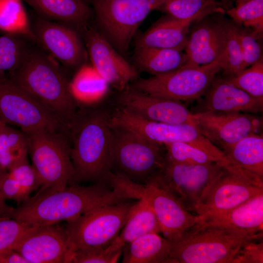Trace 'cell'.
<instances>
[{
    "instance_id": "cell-19",
    "label": "cell",
    "mask_w": 263,
    "mask_h": 263,
    "mask_svg": "<svg viewBox=\"0 0 263 263\" xmlns=\"http://www.w3.org/2000/svg\"><path fill=\"white\" fill-rule=\"evenodd\" d=\"M116 102L119 108L149 121L195 125L193 113L181 101L152 95L130 85L119 92Z\"/></svg>"
},
{
    "instance_id": "cell-41",
    "label": "cell",
    "mask_w": 263,
    "mask_h": 263,
    "mask_svg": "<svg viewBox=\"0 0 263 263\" xmlns=\"http://www.w3.org/2000/svg\"><path fill=\"white\" fill-rule=\"evenodd\" d=\"M237 25L238 38L245 69L263 60V49L259 41L260 39L250 30Z\"/></svg>"
},
{
    "instance_id": "cell-45",
    "label": "cell",
    "mask_w": 263,
    "mask_h": 263,
    "mask_svg": "<svg viewBox=\"0 0 263 263\" xmlns=\"http://www.w3.org/2000/svg\"><path fill=\"white\" fill-rule=\"evenodd\" d=\"M13 208L5 203V200L2 196L0 188V217L10 218Z\"/></svg>"
},
{
    "instance_id": "cell-25",
    "label": "cell",
    "mask_w": 263,
    "mask_h": 263,
    "mask_svg": "<svg viewBox=\"0 0 263 263\" xmlns=\"http://www.w3.org/2000/svg\"><path fill=\"white\" fill-rule=\"evenodd\" d=\"M161 233L158 221L147 203L140 199L134 203L129 217L115 240L107 247L112 251L123 247L137 238L150 233Z\"/></svg>"
},
{
    "instance_id": "cell-42",
    "label": "cell",
    "mask_w": 263,
    "mask_h": 263,
    "mask_svg": "<svg viewBox=\"0 0 263 263\" xmlns=\"http://www.w3.org/2000/svg\"><path fill=\"white\" fill-rule=\"evenodd\" d=\"M253 241H247L243 244L232 263H263V243Z\"/></svg>"
},
{
    "instance_id": "cell-47",
    "label": "cell",
    "mask_w": 263,
    "mask_h": 263,
    "mask_svg": "<svg viewBox=\"0 0 263 263\" xmlns=\"http://www.w3.org/2000/svg\"><path fill=\"white\" fill-rule=\"evenodd\" d=\"M5 124L3 122L0 120V131L1 129V128L5 125Z\"/></svg>"
},
{
    "instance_id": "cell-33",
    "label": "cell",
    "mask_w": 263,
    "mask_h": 263,
    "mask_svg": "<svg viewBox=\"0 0 263 263\" xmlns=\"http://www.w3.org/2000/svg\"><path fill=\"white\" fill-rule=\"evenodd\" d=\"M34 42L26 37L7 34L0 37V74L14 71Z\"/></svg>"
},
{
    "instance_id": "cell-23",
    "label": "cell",
    "mask_w": 263,
    "mask_h": 263,
    "mask_svg": "<svg viewBox=\"0 0 263 263\" xmlns=\"http://www.w3.org/2000/svg\"><path fill=\"white\" fill-rule=\"evenodd\" d=\"M204 223L243 232L255 240L263 236V192Z\"/></svg>"
},
{
    "instance_id": "cell-24",
    "label": "cell",
    "mask_w": 263,
    "mask_h": 263,
    "mask_svg": "<svg viewBox=\"0 0 263 263\" xmlns=\"http://www.w3.org/2000/svg\"><path fill=\"white\" fill-rule=\"evenodd\" d=\"M45 19L77 27L87 23L91 8L81 0H22Z\"/></svg>"
},
{
    "instance_id": "cell-35",
    "label": "cell",
    "mask_w": 263,
    "mask_h": 263,
    "mask_svg": "<svg viewBox=\"0 0 263 263\" xmlns=\"http://www.w3.org/2000/svg\"><path fill=\"white\" fill-rule=\"evenodd\" d=\"M245 69L240 45L238 25L228 20L225 62L222 67L223 77L234 76Z\"/></svg>"
},
{
    "instance_id": "cell-26",
    "label": "cell",
    "mask_w": 263,
    "mask_h": 263,
    "mask_svg": "<svg viewBox=\"0 0 263 263\" xmlns=\"http://www.w3.org/2000/svg\"><path fill=\"white\" fill-rule=\"evenodd\" d=\"M171 242L159 233L142 235L123 248L122 263H166L171 250Z\"/></svg>"
},
{
    "instance_id": "cell-15",
    "label": "cell",
    "mask_w": 263,
    "mask_h": 263,
    "mask_svg": "<svg viewBox=\"0 0 263 263\" xmlns=\"http://www.w3.org/2000/svg\"><path fill=\"white\" fill-rule=\"evenodd\" d=\"M34 41L58 63L77 70L86 63L88 53L81 37L73 26L39 16L31 23Z\"/></svg>"
},
{
    "instance_id": "cell-10",
    "label": "cell",
    "mask_w": 263,
    "mask_h": 263,
    "mask_svg": "<svg viewBox=\"0 0 263 263\" xmlns=\"http://www.w3.org/2000/svg\"><path fill=\"white\" fill-rule=\"evenodd\" d=\"M263 192V179L230 163L212 184L194 214L206 220L223 214Z\"/></svg>"
},
{
    "instance_id": "cell-4",
    "label": "cell",
    "mask_w": 263,
    "mask_h": 263,
    "mask_svg": "<svg viewBox=\"0 0 263 263\" xmlns=\"http://www.w3.org/2000/svg\"><path fill=\"white\" fill-rule=\"evenodd\" d=\"M249 240L255 239L240 231L203 222L171 242L166 263H232Z\"/></svg>"
},
{
    "instance_id": "cell-20",
    "label": "cell",
    "mask_w": 263,
    "mask_h": 263,
    "mask_svg": "<svg viewBox=\"0 0 263 263\" xmlns=\"http://www.w3.org/2000/svg\"><path fill=\"white\" fill-rule=\"evenodd\" d=\"M28 263H67L68 246L64 226L36 225L13 249Z\"/></svg>"
},
{
    "instance_id": "cell-39",
    "label": "cell",
    "mask_w": 263,
    "mask_h": 263,
    "mask_svg": "<svg viewBox=\"0 0 263 263\" xmlns=\"http://www.w3.org/2000/svg\"><path fill=\"white\" fill-rule=\"evenodd\" d=\"M8 172L20 185L24 201L29 198L30 194L41 185L36 169L32 165L29 164L28 159L14 166L8 170Z\"/></svg>"
},
{
    "instance_id": "cell-1",
    "label": "cell",
    "mask_w": 263,
    "mask_h": 263,
    "mask_svg": "<svg viewBox=\"0 0 263 263\" xmlns=\"http://www.w3.org/2000/svg\"><path fill=\"white\" fill-rule=\"evenodd\" d=\"M130 199L132 197L122 184H73L60 190L39 191L14 208L10 218L32 225L56 224L74 219L96 207Z\"/></svg>"
},
{
    "instance_id": "cell-6",
    "label": "cell",
    "mask_w": 263,
    "mask_h": 263,
    "mask_svg": "<svg viewBox=\"0 0 263 263\" xmlns=\"http://www.w3.org/2000/svg\"><path fill=\"white\" fill-rule=\"evenodd\" d=\"M23 132L27 137L32 165L41 183L39 191L60 190L69 186L74 169L67 133L47 129Z\"/></svg>"
},
{
    "instance_id": "cell-40",
    "label": "cell",
    "mask_w": 263,
    "mask_h": 263,
    "mask_svg": "<svg viewBox=\"0 0 263 263\" xmlns=\"http://www.w3.org/2000/svg\"><path fill=\"white\" fill-rule=\"evenodd\" d=\"M122 251H112L107 247L78 249L69 254L67 263H115L118 262Z\"/></svg>"
},
{
    "instance_id": "cell-31",
    "label": "cell",
    "mask_w": 263,
    "mask_h": 263,
    "mask_svg": "<svg viewBox=\"0 0 263 263\" xmlns=\"http://www.w3.org/2000/svg\"><path fill=\"white\" fill-rule=\"evenodd\" d=\"M23 2L0 0V30L7 34L24 36L34 42L31 22Z\"/></svg>"
},
{
    "instance_id": "cell-7",
    "label": "cell",
    "mask_w": 263,
    "mask_h": 263,
    "mask_svg": "<svg viewBox=\"0 0 263 263\" xmlns=\"http://www.w3.org/2000/svg\"><path fill=\"white\" fill-rule=\"evenodd\" d=\"M133 204L127 201L100 207L66 221L68 256L78 249L108 247L123 227Z\"/></svg>"
},
{
    "instance_id": "cell-3",
    "label": "cell",
    "mask_w": 263,
    "mask_h": 263,
    "mask_svg": "<svg viewBox=\"0 0 263 263\" xmlns=\"http://www.w3.org/2000/svg\"><path fill=\"white\" fill-rule=\"evenodd\" d=\"M7 75L48 109L67 132L78 103L56 60L33 43L20 64Z\"/></svg>"
},
{
    "instance_id": "cell-29",
    "label": "cell",
    "mask_w": 263,
    "mask_h": 263,
    "mask_svg": "<svg viewBox=\"0 0 263 263\" xmlns=\"http://www.w3.org/2000/svg\"><path fill=\"white\" fill-rule=\"evenodd\" d=\"M110 85L94 68L87 63L80 66L71 81L70 88L78 103L92 104L102 100L108 93Z\"/></svg>"
},
{
    "instance_id": "cell-14",
    "label": "cell",
    "mask_w": 263,
    "mask_h": 263,
    "mask_svg": "<svg viewBox=\"0 0 263 263\" xmlns=\"http://www.w3.org/2000/svg\"><path fill=\"white\" fill-rule=\"evenodd\" d=\"M137 199L146 201L158 221L163 237L174 242L188 230L204 222L203 216L188 210L159 180L157 175L145 185L137 184Z\"/></svg>"
},
{
    "instance_id": "cell-13",
    "label": "cell",
    "mask_w": 263,
    "mask_h": 263,
    "mask_svg": "<svg viewBox=\"0 0 263 263\" xmlns=\"http://www.w3.org/2000/svg\"><path fill=\"white\" fill-rule=\"evenodd\" d=\"M109 123L111 127L129 130L158 144L186 142L227 158L224 152L204 136L194 125L149 121L121 108L110 114Z\"/></svg>"
},
{
    "instance_id": "cell-8",
    "label": "cell",
    "mask_w": 263,
    "mask_h": 263,
    "mask_svg": "<svg viewBox=\"0 0 263 263\" xmlns=\"http://www.w3.org/2000/svg\"><path fill=\"white\" fill-rule=\"evenodd\" d=\"M167 0H91L105 37L121 53L127 52L137 29Z\"/></svg>"
},
{
    "instance_id": "cell-28",
    "label": "cell",
    "mask_w": 263,
    "mask_h": 263,
    "mask_svg": "<svg viewBox=\"0 0 263 263\" xmlns=\"http://www.w3.org/2000/svg\"><path fill=\"white\" fill-rule=\"evenodd\" d=\"M230 162L263 179V136L253 134L224 148Z\"/></svg>"
},
{
    "instance_id": "cell-27",
    "label": "cell",
    "mask_w": 263,
    "mask_h": 263,
    "mask_svg": "<svg viewBox=\"0 0 263 263\" xmlns=\"http://www.w3.org/2000/svg\"><path fill=\"white\" fill-rule=\"evenodd\" d=\"M134 57L138 69L152 76L170 73L187 63L185 52L173 49L135 48Z\"/></svg>"
},
{
    "instance_id": "cell-38",
    "label": "cell",
    "mask_w": 263,
    "mask_h": 263,
    "mask_svg": "<svg viewBox=\"0 0 263 263\" xmlns=\"http://www.w3.org/2000/svg\"><path fill=\"white\" fill-rule=\"evenodd\" d=\"M215 4V0H167L157 10L175 18L186 19Z\"/></svg>"
},
{
    "instance_id": "cell-49",
    "label": "cell",
    "mask_w": 263,
    "mask_h": 263,
    "mask_svg": "<svg viewBox=\"0 0 263 263\" xmlns=\"http://www.w3.org/2000/svg\"><path fill=\"white\" fill-rule=\"evenodd\" d=\"M115 175H116V174H115V175H114V176H113V179H114V177L115 176ZM119 176H120V175H119ZM121 177H122V176H121ZM123 178H124V177H123ZM125 179H126V178H125ZM127 180H128V179H127ZM128 182H129V185H130V183H129V181H128ZM130 191H131V188H130ZM131 194H132V193H131Z\"/></svg>"
},
{
    "instance_id": "cell-43",
    "label": "cell",
    "mask_w": 263,
    "mask_h": 263,
    "mask_svg": "<svg viewBox=\"0 0 263 263\" xmlns=\"http://www.w3.org/2000/svg\"><path fill=\"white\" fill-rule=\"evenodd\" d=\"M0 188L5 200H13L18 205L23 201L20 185L7 171L0 169Z\"/></svg>"
},
{
    "instance_id": "cell-21",
    "label": "cell",
    "mask_w": 263,
    "mask_h": 263,
    "mask_svg": "<svg viewBox=\"0 0 263 263\" xmlns=\"http://www.w3.org/2000/svg\"><path fill=\"white\" fill-rule=\"evenodd\" d=\"M214 13H224L225 11L215 4L186 19H179L167 15L156 22L137 39L135 48H167L184 51L191 25L199 19Z\"/></svg>"
},
{
    "instance_id": "cell-44",
    "label": "cell",
    "mask_w": 263,
    "mask_h": 263,
    "mask_svg": "<svg viewBox=\"0 0 263 263\" xmlns=\"http://www.w3.org/2000/svg\"><path fill=\"white\" fill-rule=\"evenodd\" d=\"M0 263H28L19 253L13 249L0 252Z\"/></svg>"
},
{
    "instance_id": "cell-48",
    "label": "cell",
    "mask_w": 263,
    "mask_h": 263,
    "mask_svg": "<svg viewBox=\"0 0 263 263\" xmlns=\"http://www.w3.org/2000/svg\"><path fill=\"white\" fill-rule=\"evenodd\" d=\"M86 4L88 5L89 2H91V0H81Z\"/></svg>"
},
{
    "instance_id": "cell-17",
    "label": "cell",
    "mask_w": 263,
    "mask_h": 263,
    "mask_svg": "<svg viewBox=\"0 0 263 263\" xmlns=\"http://www.w3.org/2000/svg\"><path fill=\"white\" fill-rule=\"evenodd\" d=\"M200 133L222 150L253 134H261L262 116L240 112L193 113Z\"/></svg>"
},
{
    "instance_id": "cell-12",
    "label": "cell",
    "mask_w": 263,
    "mask_h": 263,
    "mask_svg": "<svg viewBox=\"0 0 263 263\" xmlns=\"http://www.w3.org/2000/svg\"><path fill=\"white\" fill-rule=\"evenodd\" d=\"M224 169L222 165L216 162L188 164L174 162L166 158L164 168L157 176L188 210L194 213Z\"/></svg>"
},
{
    "instance_id": "cell-9",
    "label": "cell",
    "mask_w": 263,
    "mask_h": 263,
    "mask_svg": "<svg viewBox=\"0 0 263 263\" xmlns=\"http://www.w3.org/2000/svg\"><path fill=\"white\" fill-rule=\"evenodd\" d=\"M222 68L220 61L201 66L186 64L169 74L137 78L130 86L154 96L180 101L194 100L205 94Z\"/></svg>"
},
{
    "instance_id": "cell-50",
    "label": "cell",
    "mask_w": 263,
    "mask_h": 263,
    "mask_svg": "<svg viewBox=\"0 0 263 263\" xmlns=\"http://www.w3.org/2000/svg\"><path fill=\"white\" fill-rule=\"evenodd\" d=\"M114 175H115V174L113 175V176H114ZM116 175H117V174H116ZM128 181H129V180H128ZM129 183H130V182H129ZM112 185H113V183H112ZM130 188H131V186H130ZM132 197H133V196H132Z\"/></svg>"
},
{
    "instance_id": "cell-37",
    "label": "cell",
    "mask_w": 263,
    "mask_h": 263,
    "mask_svg": "<svg viewBox=\"0 0 263 263\" xmlns=\"http://www.w3.org/2000/svg\"><path fill=\"white\" fill-rule=\"evenodd\" d=\"M35 225L9 217H0V252L14 249L24 235Z\"/></svg>"
},
{
    "instance_id": "cell-11",
    "label": "cell",
    "mask_w": 263,
    "mask_h": 263,
    "mask_svg": "<svg viewBox=\"0 0 263 263\" xmlns=\"http://www.w3.org/2000/svg\"><path fill=\"white\" fill-rule=\"evenodd\" d=\"M0 120L18 126L23 132L38 129L66 132L48 109L6 73L0 74Z\"/></svg>"
},
{
    "instance_id": "cell-16",
    "label": "cell",
    "mask_w": 263,
    "mask_h": 263,
    "mask_svg": "<svg viewBox=\"0 0 263 263\" xmlns=\"http://www.w3.org/2000/svg\"><path fill=\"white\" fill-rule=\"evenodd\" d=\"M84 39L91 65L118 91H121L137 78V72L115 49L107 38L88 23L77 28Z\"/></svg>"
},
{
    "instance_id": "cell-2",
    "label": "cell",
    "mask_w": 263,
    "mask_h": 263,
    "mask_svg": "<svg viewBox=\"0 0 263 263\" xmlns=\"http://www.w3.org/2000/svg\"><path fill=\"white\" fill-rule=\"evenodd\" d=\"M110 113L94 107L78 109L67 130L74 175L69 185L108 183L112 172Z\"/></svg>"
},
{
    "instance_id": "cell-30",
    "label": "cell",
    "mask_w": 263,
    "mask_h": 263,
    "mask_svg": "<svg viewBox=\"0 0 263 263\" xmlns=\"http://www.w3.org/2000/svg\"><path fill=\"white\" fill-rule=\"evenodd\" d=\"M28 142L25 133L5 124L0 131V169L8 171L27 159Z\"/></svg>"
},
{
    "instance_id": "cell-46",
    "label": "cell",
    "mask_w": 263,
    "mask_h": 263,
    "mask_svg": "<svg viewBox=\"0 0 263 263\" xmlns=\"http://www.w3.org/2000/svg\"><path fill=\"white\" fill-rule=\"evenodd\" d=\"M248 0H236V5L244 2Z\"/></svg>"
},
{
    "instance_id": "cell-34",
    "label": "cell",
    "mask_w": 263,
    "mask_h": 263,
    "mask_svg": "<svg viewBox=\"0 0 263 263\" xmlns=\"http://www.w3.org/2000/svg\"><path fill=\"white\" fill-rule=\"evenodd\" d=\"M235 23L250 30L259 39L263 32V0H248L226 10Z\"/></svg>"
},
{
    "instance_id": "cell-18",
    "label": "cell",
    "mask_w": 263,
    "mask_h": 263,
    "mask_svg": "<svg viewBox=\"0 0 263 263\" xmlns=\"http://www.w3.org/2000/svg\"><path fill=\"white\" fill-rule=\"evenodd\" d=\"M223 14L208 15L193 24L184 50L187 65L201 66L220 61L223 67L228 21Z\"/></svg>"
},
{
    "instance_id": "cell-22",
    "label": "cell",
    "mask_w": 263,
    "mask_h": 263,
    "mask_svg": "<svg viewBox=\"0 0 263 263\" xmlns=\"http://www.w3.org/2000/svg\"><path fill=\"white\" fill-rule=\"evenodd\" d=\"M204 96L200 111L196 113L240 112L257 114L263 111V101L217 75Z\"/></svg>"
},
{
    "instance_id": "cell-5",
    "label": "cell",
    "mask_w": 263,
    "mask_h": 263,
    "mask_svg": "<svg viewBox=\"0 0 263 263\" xmlns=\"http://www.w3.org/2000/svg\"><path fill=\"white\" fill-rule=\"evenodd\" d=\"M111 128L112 172L135 183L146 184L164 168V146L125 129Z\"/></svg>"
},
{
    "instance_id": "cell-36",
    "label": "cell",
    "mask_w": 263,
    "mask_h": 263,
    "mask_svg": "<svg viewBox=\"0 0 263 263\" xmlns=\"http://www.w3.org/2000/svg\"><path fill=\"white\" fill-rule=\"evenodd\" d=\"M223 77L234 86L263 101V60L244 69L234 76Z\"/></svg>"
},
{
    "instance_id": "cell-32",
    "label": "cell",
    "mask_w": 263,
    "mask_h": 263,
    "mask_svg": "<svg viewBox=\"0 0 263 263\" xmlns=\"http://www.w3.org/2000/svg\"><path fill=\"white\" fill-rule=\"evenodd\" d=\"M164 146L166 158L174 162L188 164L216 162L224 167L231 163L228 158L221 157L186 142H172Z\"/></svg>"
}]
</instances>
